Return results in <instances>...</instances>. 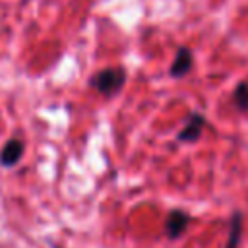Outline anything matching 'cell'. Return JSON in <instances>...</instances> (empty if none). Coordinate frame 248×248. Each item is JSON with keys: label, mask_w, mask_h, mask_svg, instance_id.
I'll use <instances>...</instances> for the list:
<instances>
[{"label": "cell", "mask_w": 248, "mask_h": 248, "mask_svg": "<svg viewBox=\"0 0 248 248\" xmlns=\"http://www.w3.org/2000/svg\"><path fill=\"white\" fill-rule=\"evenodd\" d=\"M232 105L238 112H248V83L240 81L232 91Z\"/></svg>", "instance_id": "obj_7"}, {"label": "cell", "mask_w": 248, "mask_h": 248, "mask_svg": "<svg viewBox=\"0 0 248 248\" xmlns=\"http://www.w3.org/2000/svg\"><path fill=\"white\" fill-rule=\"evenodd\" d=\"M194 68V54L188 46H178L170 66H169V76L172 79H180L186 78L190 74V70Z\"/></svg>", "instance_id": "obj_3"}, {"label": "cell", "mask_w": 248, "mask_h": 248, "mask_svg": "<svg viewBox=\"0 0 248 248\" xmlns=\"http://www.w3.org/2000/svg\"><path fill=\"white\" fill-rule=\"evenodd\" d=\"M188 223H190V215L182 209H172L167 219H165V234L170 240H178L186 231H188Z\"/></svg>", "instance_id": "obj_4"}, {"label": "cell", "mask_w": 248, "mask_h": 248, "mask_svg": "<svg viewBox=\"0 0 248 248\" xmlns=\"http://www.w3.org/2000/svg\"><path fill=\"white\" fill-rule=\"evenodd\" d=\"M23 157V141L19 138H12L4 143L0 151V165L2 167H16Z\"/></svg>", "instance_id": "obj_5"}, {"label": "cell", "mask_w": 248, "mask_h": 248, "mask_svg": "<svg viewBox=\"0 0 248 248\" xmlns=\"http://www.w3.org/2000/svg\"><path fill=\"white\" fill-rule=\"evenodd\" d=\"M205 128V116L202 112H192L186 120V124L180 128L176 140L182 143H196L202 138V132Z\"/></svg>", "instance_id": "obj_2"}, {"label": "cell", "mask_w": 248, "mask_h": 248, "mask_svg": "<svg viewBox=\"0 0 248 248\" xmlns=\"http://www.w3.org/2000/svg\"><path fill=\"white\" fill-rule=\"evenodd\" d=\"M242 225H244L242 211H234L229 219V234H227V246L225 248H238L240 236H242Z\"/></svg>", "instance_id": "obj_6"}, {"label": "cell", "mask_w": 248, "mask_h": 248, "mask_svg": "<svg viewBox=\"0 0 248 248\" xmlns=\"http://www.w3.org/2000/svg\"><path fill=\"white\" fill-rule=\"evenodd\" d=\"M126 83V70L120 66H112V68H103L97 74H93L89 78V85L101 93L103 97H114L124 89Z\"/></svg>", "instance_id": "obj_1"}]
</instances>
